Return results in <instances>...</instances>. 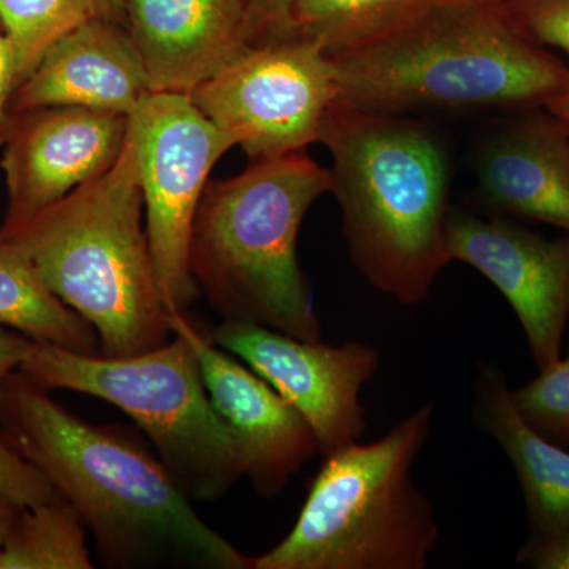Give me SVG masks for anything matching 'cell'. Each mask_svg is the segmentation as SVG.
<instances>
[{"mask_svg":"<svg viewBox=\"0 0 569 569\" xmlns=\"http://www.w3.org/2000/svg\"><path fill=\"white\" fill-rule=\"evenodd\" d=\"M0 438L80 515L104 567L252 569L157 456L74 417L21 370L0 385Z\"/></svg>","mask_w":569,"mask_h":569,"instance_id":"6da1fadb","label":"cell"},{"mask_svg":"<svg viewBox=\"0 0 569 569\" xmlns=\"http://www.w3.org/2000/svg\"><path fill=\"white\" fill-rule=\"evenodd\" d=\"M337 103L419 110L548 107L569 89V66L531 39L503 3L438 0L372 43L332 56Z\"/></svg>","mask_w":569,"mask_h":569,"instance_id":"7a4b0ae2","label":"cell"},{"mask_svg":"<svg viewBox=\"0 0 569 569\" xmlns=\"http://www.w3.org/2000/svg\"><path fill=\"white\" fill-rule=\"evenodd\" d=\"M320 142L355 268L399 305H421L452 261L443 142L426 123L337 102Z\"/></svg>","mask_w":569,"mask_h":569,"instance_id":"3957f363","label":"cell"},{"mask_svg":"<svg viewBox=\"0 0 569 569\" xmlns=\"http://www.w3.org/2000/svg\"><path fill=\"white\" fill-rule=\"evenodd\" d=\"M326 192L331 174L306 151L252 159L241 174L208 183L194 219L190 269L223 320L321 340L296 244L310 206Z\"/></svg>","mask_w":569,"mask_h":569,"instance_id":"277c9868","label":"cell"},{"mask_svg":"<svg viewBox=\"0 0 569 569\" xmlns=\"http://www.w3.org/2000/svg\"><path fill=\"white\" fill-rule=\"evenodd\" d=\"M142 213L137 151L127 130L110 170L0 238L17 242L44 283L92 325L104 358L144 353L174 336Z\"/></svg>","mask_w":569,"mask_h":569,"instance_id":"5b68a950","label":"cell"},{"mask_svg":"<svg viewBox=\"0 0 569 569\" xmlns=\"http://www.w3.org/2000/svg\"><path fill=\"white\" fill-rule=\"evenodd\" d=\"M433 413L422 403L387 436L325 456L293 530L252 569H425L440 530L411 468Z\"/></svg>","mask_w":569,"mask_h":569,"instance_id":"8992f818","label":"cell"},{"mask_svg":"<svg viewBox=\"0 0 569 569\" xmlns=\"http://www.w3.org/2000/svg\"><path fill=\"white\" fill-rule=\"evenodd\" d=\"M20 370L48 391L93 396L129 415L192 501L220 500L246 477L241 448L217 413L197 355L181 336L127 358L73 353L33 340Z\"/></svg>","mask_w":569,"mask_h":569,"instance_id":"52a82bcc","label":"cell"},{"mask_svg":"<svg viewBox=\"0 0 569 569\" xmlns=\"http://www.w3.org/2000/svg\"><path fill=\"white\" fill-rule=\"evenodd\" d=\"M144 203L146 233L168 312L200 295L190 269L194 219L213 164L238 146L189 93L152 92L129 116Z\"/></svg>","mask_w":569,"mask_h":569,"instance_id":"ba28073f","label":"cell"},{"mask_svg":"<svg viewBox=\"0 0 569 569\" xmlns=\"http://www.w3.org/2000/svg\"><path fill=\"white\" fill-rule=\"evenodd\" d=\"M190 97L250 160L306 151L337 102L335 63L302 37L252 41Z\"/></svg>","mask_w":569,"mask_h":569,"instance_id":"9c48e42d","label":"cell"},{"mask_svg":"<svg viewBox=\"0 0 569 569\" xmlns=\"http://www.w3.org/2000/svg\"><path fill=\"white\" fill-rule=\"evenodd\" d=\"M244 361L306 419L318 452L331 455L367 429L359 395L380 367V353L362 342L325 346L268 326L223 320L209 337Z\"/></svg>","mask_w":569,"mask_h":569,"instance_id":"30bf717a","label":"cell"},{"mask_svg":"<svg viewBox=\"0 0 569 569\" xmlns=\"http://www.w3.org/2000/svg\"><path fill=\"white\" fill-rule=\"evenodd\" d=\"M447 244L452 261L477 269L505 296L538 369L559 361L569 321V233L548 239L505 217L451 208Z\"/></svg>","mask_w":569,"mask_h":569,"instance_id":"8fae6325","label":"cell"},{"mask_svg":"<svg viewBox=\"0 0 569 569\" xmlns=\"http://www.w3.org/2000/svg\"><path fill=\"white\" fill-rule=\"evenodd\" d=\"M127 130L129 116L88 108L48 107L11 114L2 157L9 204L0 238L110 170L121 156Z\"/></svg>","mask_w":569,"mask_h":569,"instance_id":"7c38bea8","label":"cell"},{"mask_svg":"<svg viewBox=\"0 0 569 569\" xmlns=\"http://www.w3.org/2000/svg\"><path fill=\"white\" fill-rule=\"evenodd\" d=\"M170 323L197 355L213 407L241 448L246 477L260 496H279L317 455L312 429L268 381L216 346L186 312H170Z\"/></svg>","mask_w":569,"mask_h":569,"instance_id":"4fadbf2b","label":"cell"},{"mask_svg":"<svg viewBox=\"0 0 569 569\" xmlns=\"http://www.w3.org/2000/svg\"><path fill=\"white\" fill-rule=\"evenodd\" d=\"M475 153L479 201L498 217L569 233V126L546 107L511 111Z\"/></svg>","mask_w":569,"mask_h":569,"instance_id":"5bb4252c","label":"cell"},{"mask_svg":"<svg viewBox=\"0 0 569 569\" xmlns=\"http://www.w3.org/2000/svg\"><path fill=\"white\" fill-rule=\"evenodd\" d=\"M149 93L148 71L126 24L93 17L52 44L14 89L10 114L78 107L130 116Z\"/></svg>","mask_w":569,"mask_h":569,"instance_id":"9a60e30c","label":"cell"},{"mask_svg":"<svg viewBox=\"0 0 569 569\" xmlns=\"http://www.w3.org/2000/svg\"><path fill=\"white\" fill-rule=\"evenodd\" d=\"M152 92L192 93L250 43L244 0H123Z\"/></svg>","mask_w":569,"mask_h":569,"instance_id":"2e32d148","label":"cell"},{"mask_svg":"<svg viewBox=\"0 0 569 569\" xmlns=\"http://www.w3.org/2000/svg\"><path fill=\"white\" fill-rule=\"evenodd\" d=\"M471 415L511 460L526 497L531 541L569 529V451L538 433L512 402L507 373L479 359Z\"/></svg>","mask_w":569,"mask_h":569,"instance_id":"e0dca14e","label":"cell"},{"mask_svg":"<svg viewBox=\"0 0 569 569\" xmlns=\"http://www.w3.org/2000/svg\"><path fill=\"white\" fill-rule=\"evenodd\" d=\"M0 326L73 353L100 355L92 325L44 283L31 257L9 239H0Z\"/></svg>","mask_w":569,"mask_h":569,"instance_id":"ac0fdd59","label":"cell"},{"mask_svg":"<svg viewBox=\"0 0 569 569\" xmlns=\"http://www.w3.org/2000/svg\"><path fill=\"white\" fill-rule=\"evenodd\" d=\"M436 2L438 0H295L280 36L317 41L332 58L381 39Z\"/></svg>","mask_w":569,"mask_h":569,"instance_id":"d6986e66","label":"cell"},{"mask_svg":"<svg viewBox=\"0 0 569 569\" xmlns=\"http://www.w3.org/2000/svg\"><path fill=\"white\" fill-rule=\"evenodd\" d=\"M92 568L84 522L61 496L21 508L0 546V569Z\"/></svg>","mask_w":569,"mask_h":569,"instance_id":"ffe728a7","label":"cell"},{"mask_svg":"<svg viewBox=\"0 0 569 569\" xmlns=\"http://www.w3.org/2000/svg\"><path fill=\"white\" fill-rule=\"evenodd\" d=\"M93 17H100L97 0H0L3 32L17 54L18 86L56 41Z\"/></svg>","mask_w":569,"mask_h":569,"instance_id":"44dd1931","label":"cell"},{"mask_svg":"<svg viewBox=\"0 0 569 569\" xmlns=\"http://www.w3.org/2000/svg\"><path fill=\"white\" fill-rule=\"evenodd\" d=\"M520 417L542 437L569 448V356L539 370V376L512 391Z\"/></svg>","mask_w":569,"mask_h":569,"instance_id":"7402d4cb","label":"cell"},{"mask_svg":"<svg viewBox=\"0 0 569 569\" xmlns=\"http://www.w3.org/2000/svg\"><path fill=\"white\" fill-rule=\"evenodd\" d=\"M503 6L531 39L569 54V0H507Z\"/></svg>","mask_w":569,"mask_h":569,"instance_id":"603a6c76","label":"cell"},{"mask_svg":"<svg viewBox=\"0 0 569 569\" xmlns=\"http://www.w3.org/2000/svg\"><path fill=\"white\" fill-rule=\"evenodd\" d=\"M58 497L50 481L0 438V500L29 508Z\"/></svg>","mask_w":569,"mask_h":569,"instance_id":"cb8c5ba5","label":"cell"},{"mask_svg":"<svg viewBox=\"0 0 569 569\" xmlns=\"http://www.w3.org/2000/svg\"><path fill=\"white\" fill-rule=\"evenodd\" d=\"M295 0H244L250 43L280 36Z\"/></svg>","mask_w":569,"mask_h":569,"instance_id":"d4e9b609","label":"cell"},{"mask_svg":"<svg viewBox=\"0 0 569 569\" xmlns=\"http://www.w3.org/2000/svg\"><path fill=\"white\" fill-rule=\"evenodd\" d=\"M519 563L538 569H569V529L546 541H531L518 553Z\"/></svg>","mask_w":569,"mask_h":569,"instance_id":"484cf974","label":"cell"},{"mask_svg":"<svg viewBox=\"0 0 569 569\" xmlns=\"http://www.w3.org/2000/svg\"><path fill=\"white\" fill-rule=\"evenodd\" d=\"M18 86L17 54L6 32L0 31V144H3L11 119L10 100Z\"/></svg>","mask_w":569,"mask_h":569,"instance_id":"4316f807","label":"cell"},{"mask_svg":"<svg viewBox=\"0 0 569 569\" xmlns=\"http://www.w3.org/2000/svg\"><path fill=\"white\" fill-rule=\"evenodd\" d=\"M32 346L33 340L29 337L0 326V385L10 373L20 370Z\"/></svg>","mask_w":569,"mask_h":569,"instance_id":"83f0119b","label":"cell"},{"mask_svg":"<svg viewBox=\"0 0 569 569\" xmlns=\"http://www.w3.org/2000/svg\"><path fill=\"white\" fill-rule=\"evenodd\" d=\"M97 6H99L100 17L126 24L123 22V0H97Z\"/></svg>","mask_w":569,"mask_h":569,"instance_id":"f1b7e54d","label":"cell"},{"mask_svg":"<svg viewBox=\"0 0 569 569\" xmlns=\"http://www.w3.org/2000/svg\"><path fill=\"white\" fill-rule=\"evenodd\" d=\"M21 508L14 507L9 501L0 500V546H2L3 538H6L7 531H9L11 522H13L14 516L20 511Z\"/></svg>","mask_w":569,"mask_h":569,"instance_id":"f546056e","label":"cell"},{"mask_svg":"<svg viewBox=\"0 0 569 569\" xmlns=\"http://www.w3.org/2000/svg\"><path fill=\"white\" fill-rule=\"evenodd\" d=\"M546 108L569 126V89L560 93V96L553 99Z\"/></svg>","mask_w":569,"mask_h":569,"instance_id":"4dcf8cb0","label":"cell"},{"mask_svg":"<svg viewBox=\"0 0 569 569\" xmlns=\"http://www.w3.org/2000/svg\"><path fill=\"white\" fill-rule=\"evenodd\" d=\"M447 2L456 3H503L507 0H447Z\"/></svg>","mask_w":569,"mask_h":569,"instance_id":"1f68e13d","label":"cell"},{"mask_svg":"<svg viewBox=\"0 0 569 569\" xmlns=\"http://www.w3.org/2000/svg\"><path fill=\"white\" fill-rule=\"evenodd\" d=\"M0 28H2V21H0Z\"/></svg>","mask_w":569,"mask_h":569,"instance_id":"d6a6232c","label":"cell"}]
</instances>
